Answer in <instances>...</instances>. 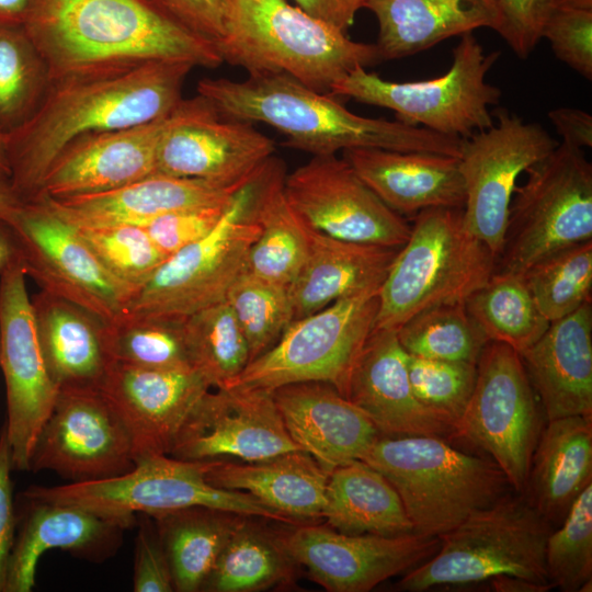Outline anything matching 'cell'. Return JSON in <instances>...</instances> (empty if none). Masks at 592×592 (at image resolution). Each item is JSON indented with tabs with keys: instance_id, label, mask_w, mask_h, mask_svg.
Segmentation results:
<instances>
[{
	"instance_id": "31",
	"label": "cell",
	"mask_w": 592,
	"mask_h": 592,
	"mask_svg": "<svg viewBox=\"0 0 592 592\" xmlns=\"http://www.w3.org/2000/svg\"><path fill=\"white\" fill-rule=\"evenodd\" d=\"M329 475L308 453L294 451L253 462L210 459L205 478L299 522L322 517Z\"/></svg>"
},
{
	"instance_id": "30",
	"label": "cell",
	"mask_w": 592,
	"mask_h": 592,
	"mask_svg": "<svg viewBox=\"0 0 592 592\" xmlns=\"http://www.w3.org/2000/svg\"><path fill=\"white\" fill-rule=\"evenodd\" d=\"M398 250L333 238L308 227L307 257L287 287L293 321L339 299L379 289Z\"/></svg>"
},
{
	"instance_id": "33",
	"label": "cell",
	"mask_w": 592,
	"mask_h": 592,
	"mask_svg": "<svg viewBox=\"0 0 592 592\" xmlns=\"http://www.w3.org/2000/svg\"><path fill=\"white\" fill-rule=\"evenodd\" d=\"M590 483L592 417L549 420L534 449L524 494L551 526H558Z\"/></svg>"
},
{
	"instance_id": "3",
	"label": "cell",
	"mask_w": 592,
	"mask_h": 592,
	"mask_svg": "<svg viewBox=\"0 0 592 592\" xmlns=\"http://www.w3.org/2000/svg\"><path fill=\"white\" fill-rule=\"evenodd\" d=\"M197 92L221 117L265 123L286 136V146L312 156L352 148L460 155L463 138L354 114L337 96L283 73H253L242 81L204 78Z\"/></svg>"
},
{
	"instance_id": "12",
	"label": "cell",
	"mask_w": 592,
	"mask_h": 592,
	"mask_svg": "<svg viewBox=\"0 0 592 592\" xmlns=\"http://www.w3.org/2000/svg\"><path fill=\"white\" fill-rule=\"evenodd\" d=\"M379 289L339 299L292 321L277 342L248 363L228 387L274 390L294 383L322 382L342 395L352 366L375 328Z\"/></svg>"
},
{
	"instance_id": "29",
	"label": "cell",
	"mask_w": 592,
	"mask_h": 592,
	"mask_svg": "<svg viewBox=\"0 0 592 592\" xmlns=\"http://www.w3.org/2000/svg\"><path fill=\"white\" fill-rule=\"evenodd\" d=\"M36 334L57 389L99 388L112 360L107 323L86 308L42 291L31 298Z\"/></svg>"
},
{
	"instance_id": "2",
	"label": "cell",
	"mask_w": 592,
	"mask_h": 592,
	"mask_svg": "<svg viewBox=\"0 0 592 592\" xmlns=\"http://www.w3.org/2000/svg\"><path fill=\"white\" fill-rule=\"evenodd\" d=\"M193 68L184 61H155L126 72L52 82L34 116L7 135L16 193L33 201L53 161L75 139L171 114Z\"/></svg>"
},
{
	"instance_id": "22",
	"label": "cell",
	"mask_w": 592,
	"mask_h": 592,
	"mask_svg": "<svg viewBox=\"0 0 592 592\" xmlns=\"http://www.w3.org/2000/svg\"><path fill=\"white\" fill-rule=\"evenodd\" d=\"M212 387L194 368L150 369L112 363L99 389L126 424L136 460L169 455Z\"/></svg>"
},
{
	"instance_id": "56",
	"label": "cell",
	"mask_w": 592,
	"mask_h": 592,
	"mask_svg": "<svg viewBox=\"0 0 592 592\" xmlns=\"http://www.w3.org/2000/svg\"><path fill=\"white\" fill-rule=\"evenodd\" d=\"M296 7L346 33L365 0H293Z\"/></svg>"
},
{
	"instance_id": "57",
	"label": "cell",
	"mask_w": 592,
	"mask_h": 592,
	"mask_svg": "<svg viewBox=\"0 0 592 592\" xmlns=\"http://www.w3.org/2000/svg\"><path fill=\"white\" fill-rule=\"evenodd\" d=\"M489 581L493 590L500 592H546L554 589L551 584L538 583L514 576H498Z\"/></svg>"
},
{
	"instance_id": "26",
	"label": "cell",
	"mask_w": 592,
	"mask_h": 592,
	"mask_svg": "<svg viewBox=\"0 0 592 592\" xmlns=\"http://www.w3.org/2000/svg\"><path fill=\"white\" fill-rule=\"evenodd\" d=\"M254 179L238 183H221L152 173L112 191L66 198L37 200L45 201L57 214L75 226L115 224L140 226L155 217L175 210L229 205L236 194Z\"/></svg>"
},
{
	"instance_id": "42",
	"label": "cell",
	"mask_w": 592,
	"mask_h": 592,
	"mask_svg": "<svg viewBox=\"0 0 592 592\" xmlns=\"http://www.w3.org/2000/svg\"><path fill=\"white\" fill-rule=\"evenodd\" d=\"M397 337L408 354L471 364H477L489 342L464 301L417 314L397 330Z\"/></svg>"
},
{
	"instance_id": "53",
	"label": "cell",
	"mask_w": 592,
	"mask_h": 592,
	"mask_svg": "<svg viewBox=\"0 0 592 592\" xmlns=\"http://www.w3.org/2000/svg\"><path fill=\"white\" fill-rule=\"evenodd\" d=\"M133 588L135 592H172L173 577L156 525L146 519L135 539Z\"/></svg>"
},
{
	"instance_id": "32",
	"label": "cell",
	"mask_w": 592,
	"mask_h": 592,
	"mask_svg": "<svg viewBox=\"0 0 592 592\" xmlns=\"http://www.w3.org/2000/svg\"><path fill=\"white\" fill-rule=\"evenodd\" d=\"M378 22L383 60L400 59L480 27L496 30V0H365Z\"/></svg>"
},
{
	"instance_id": "35",
	"label": "cell",
	"mask_w": 592,
	"mask_h": 592,
	"mask_svg": "<svg viewBox=\"0 0 592 592\" xmlns=\"http://www.w3.org/2000/svg\"><path fill=\"white\" fill-rule=\"evenodd\" d=\"M282 163L271 157L250 186L249 209L259 226L250 248L247 271L288 287L308 252V227L284 193Z\"/></svg>"
},
{
	"instance_id": "6",
	"label": "cell",
	"mask_w": 592,
	"mask_h": 592,
	"mask_svg": "<svg viewBox=\"0 0 592 592\" xmlns=\"http://www.w3.org/2000/svg\"><path fill=\"white\" fill-rule=\"evenodd\" d=\"M494 267L496 255L467 228L463 208L419 212L380 286L375 328L397 331L425 309L465 301Z\"/></svg>"
},
{
	"instance_id": "36",
	"label": "cell",
	"mask_w": 592,
	"mask_h": 592,
	"mask_svg": "<svg viewBox=\"0 0 592 592\" xmlns=\"http://www.w3.org/2000/svg\"><path fill=\"white\" fill-rule=\"evenodd\" d=\"M322 517L344 534L397 536L414 533L392 485L367 463L355 459L328 478Z\"/></svg>"
},
{
	"instance_id": "4",
	"label": "cell",
	"mask_w": 592,
	"mask_h": 592,
	"mask_svg": "<svg viewBox=\"0 0 592 592\" xmlns=\"http://www.w3.org/2000/svg\"><path fill=\"white\" fill-rule=\"evenodd\" d=\"M223 61L249 75L283 73L322 93L356 67L383 61L376 44L355 42L286 0H234Z\"/></svg>"
},
{
	"instance_id": "50",
	"label": "cell",
	"mask_w": 592,
	"mask_h": 592,
	"mask_svg": "<svg viewBox=\"0 0 592 592\" xmlns=\"http://www.w3.org/2000/svg\"><path fill=\"white\" fill-rule=\"evenodd\" d=\"M229 205L175 210L140 226L156 246L170 257L213 231Z\"/></svg>"
},
{
	"instance_id": "8",
	"label": "cell",
	"mask_w": 592,
	"mask_h": 592,
	"mask_svg": "<svg viewBox=\"0 0 592 592\" xmlns=\"http://www.w3.org/2000/svg\"><path fill=\"white\" fill-rule=\"evenodd\" d=\"M208 462L169 455L146 456L138 458L135 467L124 475L55 487L33 486L23 492V498L86 509L124 528L134 523L135 513L153 516L191 506H206L287 525L298 523L247 492L210 485L205 478Z\"/></svg>"
},
{
	"instance_id": "10",
	"label": "cell",
	"mask_w": 592,
	"mask_h": 592,
	"mask_svg": "<svg viewBox=\"0 0 592 592\" xmlns=\"http://www.w3.org/2000/svg\"><path fill=\"white\" fill-rule=\"evenodd\" d=\"M509 207L494 273L523 275L569 246L592 240V164L563 141L531 166Z\"/></svg>"
},
{
	"instance_id": "40",
	"label": "cell",
	"mask_w": 592,
	"mask_h": 592,
	"mask_svg": "<svg viewBox=\"0 0 592 592\" xmlns=\"http://www.w3.org/2000/svg\"><path fill=\"white\" fill-rule=\"evenodd\" d=\"M52 84L47 65L22 24H0V133L37 112Z\"/></svg>"
},
{
	"instance_id": "5",
	"label": "cell",
	"mask_w": 592,
	"mask_h": 592,
	"mask_svg": "<svg viewBox=\"0 0 592 592\" xmlns=\"http://www.w3.org/2000/svg\"><path fill=\"white\" fill-rule=\"evenodd\" d=\"M361 460L392 485L414 533L426 536L441 537L512 488L493 460L437 435H380Z\"/></svg>"
},
{
	"instance_id": "60",
	"label": "cell",
	"mask_w": 592,
	"mask_h": 592,
	"mask_svg": "<svg viewBox=\"0 0 592 592\" xmlns=\"http://www.w3.org/2000/svg\"><path fill=\"white\" fill-rule=\"evenodd\" d=\"M23 202L14 190L10 178L0 174V219L4 220Z\"/></svg>"
},
{
	"instance_id": "27",
	"label": "cell",
	"mask_w": 592,
	"mask_h": 592,
	"mask_svg": "<svg viewBox=\"0 0 592 592\" xmlns=\"http://www.w3.org/2000/svg\"><path fill=\"white\" fill-rule=\"evenodd\" d=\"M520 357L548 421L592 417V303L551 321Z\"/></svg>"
},
{
	"instance_id": "9",
	"label": "cell",
	"mask_w": 592,
	"mask_h": 592,
	"mask_svg": "<svg viewBox=\"0 0 592 592\" xmlns=\"http://www.w3.org/2000/svg\"><path fill=\"white\" fill-rule=\"evenodd\" d=\"M500 52L486 53L473 33L460 36L449 69L442 76L396 82L356 67L330 90L334 96L385 107L397 121L457 138H466L493 125L490 107L501 90L487 81Z\"/></svg>"
},
{
	"instance_id": "15",
	"label": "cell",
	"mask_w": 592,
	"mask_h": 592,
	"mask_svg": "<svg viewBox=\"0 0 592 592\" xmlns=\"http://www.w3.org/2000/svg\"><path fill=\"white\" fill-rule=\"evenodd\" d=\"M493 125L463 138L458 167L464 181L467 228L499 254L509 207L523 172L559 143L538 123L496 109Z\"/></svg>"
},
{
	"instance_id": "17",
	"label": "cell",
	"mask_w": 592,
	"mask_h": 592,
	"mask_svg": "<svg viewBox=\"0 0 592 592\" xmlns=\"http://www.w3.org/2000/svg\"><path fill=\"white\" fill-rule=\"evenodd\" d=\"M284 193L301 220L327 236L390 248L409 238L411 224L335 155L314 156L285 175Z\"/></svg>"
},
{
	"instance_id": "24",
	"label": "cell",
	"mask_w": 592,
	"mask_h": 592,
	"mask_svg": "<svg viewBox=\"0 0 592 592\" xmlns=\"http://www.w3.org/2000/svg\"><path fill=\"white\" fill-rule=\"evenodd\" d=\"M342 395L369 418L382 435L444 437L453 433L451 422L414 396L407 352L395 330L374 328L352 366Z\"/></svg>"
},
{
	"instance_id": "51",
	"label": "cell",
	"mask_w": 592,
	"mask_h": 592,
	"mask_svg": "<svg viewBox=\"0 0 592 592\" xmlns=\"http://www.w3.org/2000/svg\"><path fill=\"white\" fill-rule=\"evenodd\" d=\"M556 0H496L499 23L496 32L513 53L526 59L542 39L544 25Z\"/></svg>"
},
{
	"instance_id": "18",
	"label": "cell",
	"mask_w": 592,
	"mask_h": 592,
	"mask_svg": "<svg viewBox=\"0 0 592 592\" xmlns=\"http://www.w3.org/2000/svg\"><path fill=\"white\" fill-rule=\"evenodd\" d=\"M21 262L0 274V367L13 468L30 469L36 437L58 395L41 352Z\"/></svg>"
},
{
	"instance_id": "44",
	"label": "cell",
	"mask_w": 592,
	"mask_h": 592,
	"mask_svg": "<svg viewBox=\"0 0 592 592\" xmlns=\"http://www.w3.org/2000/svg\"><path fill=\"white\" fill-rule=\"evenodd\" d=\"M521 276L549 322L573 312L592 303V240L544 258Z\"/></svg>"
},
{
	"instance_id": "25",
	"label": "cell",
	"mask_w": 592,
	"mask_h": 592,
	"mask_svg": "<svg viewBox=\"0 0 592 592\" xmlns=\"http://www.w3.org/2000/svg\"><path fill=\"white\" fill-rule=\"evenodd\" d=\"M272 394L293 441L328 474L362 459L382 435L364 412L328 383H294Z\"/></svg>"
},
{
	"instance_id": "52",
	"label": "cell",
	"mask_w": 592,
	"mask_h": 592,
	"mask_svg": "<svg viewBox=\"0 0 592 592\" xmlns=\"http://www.w3.org/2000/svg\"><path fill=\"white\" fill-rule=\"evenodd\" d=\"M157 2L178 23L216 47L231 33L235 20L234 0H157Z\"/></svg>"
},
{
	"instance_id": "41",
	"label": "cell",
	"mask_w": 592,
	"mask_h": 592,
	"mask_svg": "<svg viewBox=\"0 0 592 592\" xmlns=\"http://www.w3.org/2000/svg\"><path fill=\"white\" fill-rule=\"evenodd\" d=\"M191 363L212 389L228 387L249 363L247 340L226 300L183 320Z\"/></svg>"
},
{
	"instance_id": "62",
	"label": "cell",
	"mask_w": 592,
	"mask_h": 592,
	"mask_svg": "<svg viewBox=\"0 0 592 592\" xmlns=\"http://www.w3.org/2000/svg\"><path fill=\"white\" fill-rule=\"evenodd\" d=\"M555 8H573V9L592 10V0H556Z\"/></svg>"
},
{
	"instance_id": "13",
	"label": "cell",
	"mask_w": 592,
	"mask_h": 592,
	"mask_svg": "<svg viewBox=\"0 0 592 592\" xmlns=\"http://www.w3.org/2000/svg\"><path fill=\"white\" fill-rule=\"evenodd\" d=\"M538 402L520 354L489 341L477 362L473 394L452 435L489 454L517 493L525 492L543 430Z\"/></svg>"
},
{
	"instance_id": "14",
	"label": "cell",
	"mask_w": 592,
	"mask_h": 592,
	"mask_svg": "<svg viewBox=\"0 0 592 592\" xmlns=\"http://www.w3.org/2000/svg\"><path fill=\"white\" fill-rule=\"evenodd\" d=\"M18 240L26 274L55 296L75 303L106 323L132 297L99 262L75 225L45 201L23 202L4 219Z\"/></svg>"
},
{
	"instance_id": "49",
	"label": "cell",
	"mask_w": 592,
	"mask_h": 592,
	"mask_svg": "<svg viewBox=\"0 0 592 592\" xmlns=\"http://www.w3.org/2000/svg\"><path fill=\"white\" fill-rule=\"evenodd\" d=\"M542 38L555 56L587 80L592 79V10L555 8Z\"/></svg>"
},
{
	"instance_id": "34",
	"label": "cell",
	"mask_w": 592,
	"mask_h": 592,
	"mask_svg": "<svg viewBox=\"0 0 592 592\" xmlns=\"http://www.w3.org/2000/svg\"><path fill=\"white\" fill-rule=\"evenodd\" d=\"M30 503L11 553L5 592H30L41 556L53 548L83 555L104 553L118 543L116 522L86 509L48 502Z\"/></svg>"
},
{
	"instance_id": "46",
	"label": "cell",
	"mask_w": 592,
	"mask_h": 592,
	"mask_svg": "<svg viewBox=\"0 0 592 592\" xmlns=\"http://www.w3.org/2000/svg\"><path fill=\"white\" fill-rule=\"evenodd\" d=\"M549 583L563 592H591L592 583V483L572 503L545 547Z\"/></svg>"
},
{
	"instance_id": "21",
	"label": "cell",
	"mask_w": 592,
	"mask_h": 592,
	"mask_svg": "<svg viewBox=\"0 0 592 592\" xmlns=\"http://www.w3.org/2000/svg\"><path fill=\"white\" fill-rule=\"evenodd\" d=\"M303 451L288 434L272 390L235 385L205 392L169 456L253 462Z\"/></svg>"
},
{
	"instance_id": "11",
	"label": "cell",
	"mask_w": 592,
	"mask_h": 592,
	"mask_svg": "<svg viewBox=\"0 0 592 592\" xmlns=\"http://www.w3.org/2000/svg\"><path fill=\"white\" fill-rule=\"evenodd\" d=\"M252 182L237 193L213 231L159 266L130 297L123 314L185 319L226 300L235 281L247 270L250 248L259 236L249 209Z\"/></svg>"
},
{
	"instance_id": "58",
	"label": "cell",
	"mask_w": 592,
	"mask_h": 592,
	"mask_svg": "<svg viewBox=\"0 0 592 592\" xmlns=\"http://www.w3.org/2000/svg\"><path fill=\"white\" fill-rule=\"evenodd\" d=\"M16 262H21L18 240L9 224L0 219V274Z\"/></svg>"
},
{
	"instance_id": "43",
	"label": "cell",
	"mask_w": 592,
	"mask_h": 592,
	"mask_svg": "<svg viewBox=\"0 0 592 592\" xmlns=\"http://www.w3.org/2000/svg\"><path fill=\"white\" fill-rule=\"evenodd\" d=\"M183 320L121 315L107 323L112 362L150 369L193 368Z\"/></svg>"
},
{
	"instance_id": "37",
	"label": "cell",
	"mask_w": 592,
	"mask_h": 592,
	"mask_svg": "<svg viewBox=\"0 0 592 592\" xmlns=\"http://www.w3.org/2000/svg\"><path fill=\"white\" fill-rule=\"evenodd\" d=\"M243 516L206 506H191L151 516L168 556L175 591L202 590Z\"/></svg>"
},
{
	"instance_id": "19",
	"label": "cell",
	"mask_w": 592,
	"mask_h": 592,
	"mask_svg": "<svg viewBox=\"0 0 592 592\" xmlns=\"http://www.w3.org/2000/svg\"><path fill=\"white\" fill-rule=\"evenodd\" d=\"M277 538L311 580L330 592H367L432 557L440 537L418 533L344 534L330 526L298 524Z\"/></svg>"
},
{
	"instance_id": "23",
	"label": "cell",
	"mask_w": 592,
	"mask_h": 592,
	"mask_svg": "<svg viewBox=\"0 0 592 592\" xmlns=\"http://www.w3.org/2000/svg\"><path fill=\"white\" fill-rule=\"evenodd\" d=\"M178 107L148 123L75 139L53 161L34 200L102 193L155 173L158 145Z\"/></svg>"
},
{
	"instance_id": "39",
	"label": "cell",
	"mask_w": 592,
	"mask_h": 592,
	"mask_svg": "<svg viewBox=\"0 0 592 592\" xmlns=\"http://www.w3.org/2000/svg\"><path fill=\"white\" fill-rule=\"evenodd\" d=\"M464 304L489 341L506 344L519 354L535 343L550 323L523 277L516 274L493 273Z\"/></svg>"
},
{
	"instance_id": "54",
	"label": "cell",
	"mask_w": 592,
	"mask_h": 592,
	"mask_svg": "<svg viewBox=\"0 0 592 592\" xmlns=\"http://www.w3.org/2000/svg\"><path fill=\"white\" fill-rule=\"evenodd\" d=\"M11 449L5 424L0 432V592H5L9 561L15 540Z\"/></svg>"
},
{
	"instance_id": "45",
	"label": "cell",
	"mask_w": 592,
	"mask_h": 592,
	"mask_svg": "<svg viewBox=\"0 0 592 592\" xmlns=\"http://www.w3.org/2000/svg\"><path fill=\"white\" fill-rule=\"evenodd\" d=\"M226 301L247 340L249 363L271 349L293 321L287 287L247 270L230 287Z\"/></svg>"
},
{
	"instance_id": "59",
	"label": "cell",
	"mask_w": 592,
	"mask_h": 592,
	"mask_svg": "<svg viewBox=\"0 0 592 592\" xmlns=\"http://www.w3.org/2000/svg\"><path fill=\"white\" fill-rule=\"evenodd\" d=\"M32 0H0V24H23Z\"/></svg>"
},
{
	"instance_id": "28",
	"label": "cell",
	"mask_w": 592,
	"mask_h": 592,
	"mask_svg": "<svg viewBox=\"0 0 592 592\" xmlns=\"http://www.w3.org/2000/svg\"><path fill=\"white\" fill-rule=\"evenodd\" d=\"M366 185L400 215L433 207L463 208L458 158L422 151L352 148L343 151Z\"/></svg>"
},
{
	"instance_id": "47",
	"label": "cell",
	"mask_w": 592,
	"mask_h": 592,
	"mask_svg": "<svg viewBox=\"0 0 592 592\" xmlns=\"http://www.w3.org/2000/svg\"><path fill=\"white\" fill-rule=\"evenodd\" d=\"M103 267L132 296L169 258L138 225L76 226Z\"/></svg>"
},
{
	"instance_id": "48",
	"label": "cell",
	"mask_w": 592,
	"mask_h": 592,
	"mask_svg": "<svg viewBox=\"0 0 592 592\" xmlns=\"http://www.w3.org/2000/svg\"><path fill=\"white\" fill-rule=\"evenodd\" d=\"M407 368L417 399L454 428L473 394L477 364L425 358L407 353Z\"/></svg>"
},
{
	"instance_id": "38",
	"label": "cell",
	"mask_w": 592,
	"mask_h": 592,
	"mask_svg": "<svg viewBox=\"0 0 592 592\" xmlns=\"http://www.w3.org/2000/svg\"><path fill=\"white\" fill-rule=\"evenodd\" d=\"M296 562L273 534L251 516H243L224 549L202 590L212 592H255L289 584Z\"/></svg>"
},
{
	"instance_id": "16",
	"label": "cell",
	"mask_w": 592,
	"mask_h": 592,
	"mask_svg": "<svg viewBox=\"0 0 592 592\" xmlns=\"http://www.w3.org/2000/svg\"><path fill=\"white\" fill-rule=\"evenodd\" d=\"M135 465L130 433L99 388L58 390L29 470H52L71 482H84L124 475Z\"/></svg>"
},
{
	"instance_id": "7",
	"label": "cell",
	"mask_w": 592,
	"mask_h": 592,
	"mask_svg": "<svg viewBox=\"0 0 592 592\" xmlns=\"http://www.w3.org/2000/svg\"><path fill=\"white\" fill-rule=\"evenodd\" d=\"M551 530L524 493H506L442 535L437 551L406 572L396 588L423 592L498 576L550 584L545 547Z\"/></svg>"
},
{
	"instance_id": "20",
	"label": "cell",
	"mask_w": 592,
	"mask_h": 592,
	"mask_svg": "<svg viewBox=\"0 0 592 592\" xmlns=\"http://www.w3.org/2000/svg\"><path fill=\"white\" fill-rule=\"evenodd\" d=\"M274 151L251 122L221 117L202 95L182 100L162 135L155 173L238 183L254 179Z\"/></svg>"
},
{
	"instance_id": "61",
	"label": "cell",
	"mask_w": 592,
	"mask_h": 592,
	"mask_svg": "<svg viewBox=\"0 0 592 592\" xmlns=\"http://www.w3.org/2000/svg\"><path fill=\"white\" fill-rule=\"evenodd\" d=\"M0 174L10 178V164L8 156V136L0 133Z\"/></svg>"
},
{
	"instance_id": "1",
	"label": "cell",
	"mask_w": 592,
	"mask_h": 592,
	"mask_svg": "<svg viewBox=\"0 0 592 592\" xmlns=\"http://www.w3.org/2000/svg\"><path fill=\"white\" fill-rule=\"evenodd\" d=\"M23 27L52 82L121 73L155 61L216 68L217 47L157 0H32Z\"/></svg>"
},
{
	"instance_id": "55",
	"label": "cell",
	"mask_w": 592,
	"mask_h": 592,
	"mask_svg": "<svg viewBox=\"0 0 592 592\" xmlns=\"http://www.w3.org/2000/svg\"><path fill=\"white\" fill-rule=\"evenodd\" d=\"M548 118L562 141L583 149L592 147V116L576 107H557L548 112Z\"/></svg>"
}]
</instances>
